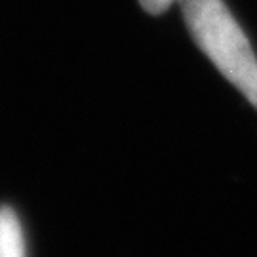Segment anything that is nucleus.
I'll use <instances>...</instances> for the list:
<instances>
[{
	"label": "nucleus",
	"mask_w": 257,
	"mask_h": 257,
	"mask_svg": "<svg viewBox=\"0 0 257 257\" xmlns=\"http://www.w3.org/2000/svg\"><path fill=\"white\" fill-rule=\"evenodd\" d=\"M187 27L221 74L257 109V55L223 0H181Z\"/></svg>",
	"instance_id": "nucleus-1"
},
{
	"label": "nucleus",
	"mask_w": 257,
	"mask_h": 257,
	"mask_svg": "<svg viewBox=\"0 0 257 257\" xmlns=\"http://www.w3.org/2000/svg\"><path fill=\"white\" fill-rule=\"evenodd\" d=\"M0 257H25L23 230L12 208H0Z\"/></svg>",
	"instance_id": "nucleus-2"
},
{
	"label": "nucleus",
	"mask_w": 257,
	"mask_h": 257,
	"mask_svg": "<svg viewBox=\"0 0 257 257\" xmlns=\"http://www.w3.org/2000/svg\"><path fill=\"white\" fill-rule=\"evenodd\" d=\"M141 6L145 8V12L149 14H162L170 8L174 2H181V0H139Z\"/></svg>",
	"instance_id": "nucleus-3"
}]
</instances>
